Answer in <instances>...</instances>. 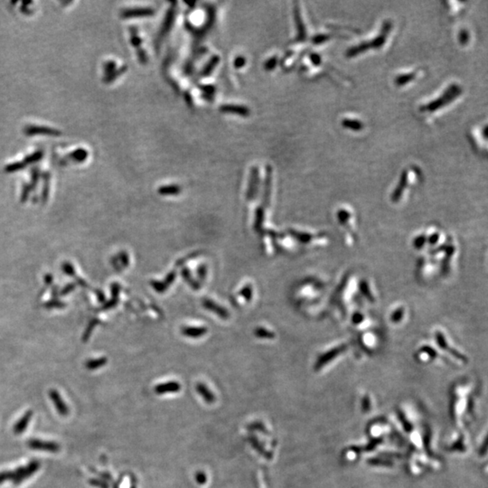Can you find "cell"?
Wrapping results in <instances>:
<instances>
[{
    "mask_svg": "<svg viewBox=\"0 0 488 488\" xmlns=\"http://www.w3.org/2000/svg\"><path fill=\"white\" fill-rule=\"evenodd\" d=\"M27 446H29L31 449H35V450L51 452V453H56V452L60 451L59 444H57L55 442L43 441V440H36V439L28 440Z\"/></svg>",
    "mask_w": 488,
    "mask_h": 488,
    "instance_id": "277c9868",
    "label": "cell"
},
{
    "mask_svg": "<svg viewBox=\"0 0 488 488\" xmlns=\"http://www.w3.org/2000/svg\"><path fill=\"white\" fill-rule=\"evenodd\" d=\"M13 474L11 471H5L0 473V484L6 480H12Z\"/></svg>",
    "mask_w": 488,
    "mask_h": 488,
    "instance_id": "8d00e7d4",
    "label": "cell"
},
{
    "mask_svg": "<svg viewBox=\"0 0 488 488\" xmlns=\"http://www.w3.org/2000/svg\"><path fill=\"white\" fill-rule=\"evenodd\" d=\"M182 191V188H181L180 186L178 185H169V186H164V187H159L158 189V193L161 194V195H165V196H168V195H176V194H179Z\"/></svg>",
    "mask_w": 488,
    "mask_h": 488,
    "instance_id": "603a6c76",
    "label": "cell"
},
{
    "mask_svg": "<svg viewBox=\"0 0 488 488\" xmlns=\"http://www.w3.org/2000/svg\"><path fill=\"white\" fill-rule=\"evenodd\" d=\"M181 385L177 382H169L166 383H161L155 387V392L157 394H166V393H174L180 391Z\"/></svg>",
    "mask_w": 488,
    "mask_h": 488,
    "instance_id": "9a60e30c",
    "label": "cell"
},
{
    "mask_svg": "<svg viewBox=\"0 0 488 488\" xmlns=\"http://www.w3.org/2000/svg\"><path fill=\"white\" fill-rule=\"evenodd\" d=\"M201 90H204L206 94H212L214 93V88L212 86H202Z\"/></svg>",
    "mask_w": 488,
    "mask_h": 488,
    "instance_id": "ab89813d",
    "label": "cell"
},
{
    "mask_svg": "<svg viewBox=\"0 0 488 488\" xmlns=\"http://www.w3.org/2000/svg\"><path fill=\"white\" fill-rule=\"evenodd\" d=\"M470 36L469 33L467 30H462L460 33H459V41L461 43L463 44H466L467 42H468L469 40Z\"/></svg>",
    "mask_w": 488,
    "mask_h": 488,
    "instance_id": "d590c367",
    "label": "cell"
},
{
    "mask_svg": "<svg viewBox=\"0 0 488 488\" xmlns=\"http://www.w3.org/2000/svg\"><path fill=\"white\" fill-rule=\"evenodd\" d=\"M254 336L261 339H272L275 338L274 332L270 331L264 327H258L254 330Z\"/></svg>",
    "mask_w": 488,
    "mask_h": 488,
    "instance_id": "83f0119b",
    "label": "cell"
},
{
    "mask_svg": "<svg viewBox=\"0 0 488 488\" xmlns=\"http://www.w3.org/2000/svg\"><path fill=\"white\" fill-rule=\"evenodd\" d=\"M206 327H193V326H184L181 328V334L187 338H202L207 333Z\"/></svg>",
    "mask_w": 488,
    "mask_h": 488,
    "instance_id": "2e32d148",
    "label": "cell"
},
{
    "mask_svg": "<svg viewBox=\"0 0 488 488\" xmlns=\"http://www.w3.org/2000/svg\"><path fill=\"white\" fill-rule=\"evenodd\" d=\"M289 233L292 235L293 237H295L297 241L303 242V243L309 242V241H311V239H312V235L309 234V233H298V232L294 231V230H290Z\"/></svg>",
    "mask_w": 488,
    "mask_h": 488,
    "instance_id": "f1b7e54d",
    "label": "cell"
},
{
    "mask_svg": "<svg viewBox=\"0 0 488 488\" xmlns=\"http://www.w3.org/2000/svg\"><path fill=\"white\" fill-rule=\"evenodd\" d=\"M196 391L203 397L205 403H213L216 401L215 395L210 391V389L207 386L205 385L202 382H200L196 385Z\"/></svg>",
    "mask_w": 488,
    "mask_h": 488,
    "instance_id": "ffe728a7",
    "label": "cell"
},
{
    "mask_svg": "<svg viewBox=\"0 0 488 488\" xmlns=\"http://www.w3.org/2000/svg\"><path fill=\"white\" fill-rule=\"evenodd\" d=\"M240 296H241L246 301H251L252 298H253V286L251 284H247L246 286H244L242 289H241L240 291Z\"/></svg>",
    "mask_w": 488,
    "mask_h": 488,
    "instance_id": "4dcf8cb0",
    "label": "cell"
},
{
    "mask_svg": "<svg viewBox=\"0 0 488 488\" xmlns=\"http://www.w3.org/2000/svg\"><path fill=\"white\" fill-rule=\"evenodd\" d=\"M195 479H196V482L200 484V485H204V484L206 482V480H207L206 476H205V474H204L203 472H199V473H197V474H196V476H195Z\"/></svg>",
    "mask_w": 488,
    "mask_h": 488,
    "instance_id": "f35d334b",
    "label": "cell"
},
{
    "mask_svg": "<svg viewBox=\"0 0 488 488\" xmlns=\"http://www.w3.org/2000/svg\"><path fill=\"white\" fill-rule=\"evenodd\" d=\"M89 483H90V485L93 486V487H96V488H108V485L107 483L98 480V479H90Z\"/></svg>",
    "mask_w": 488,
    "mask_h": 488,
    "instance_id": "e575fe53",
    "label": "cell"
},
{
    "mask_svg": "<svg viewBox=\"0 0 488 488\" xmlns=\"http://www.w3.org/2000/svg\"><path fill=\"white\" fill-rule=\"evenodd\" d=\"M197 275H198L199 282H200V285L204 283V282H205V278H206V276H207V267L204 265V264L200 266L198 268V270H197Z\"/></svg>",
    "mask_w": 488,
    "mask_h": 488,
    "instance_id": "1f68e13d",
    "label": "cell"
},
{
    "mask_svg": "<svg viewBox=\"0 0 488 488\" xmlns=\"http://www.w3.org/2000/svg\"><path fill=\"white\" fill-rule=\"evenodd\" d=\"M154 14L155 10L150 7L131 8L123 10L121 12V17L123 18H148V17H152Z\"/></svg>",
    "mask_w": 488,
    "mask_h": 488,
    "instance_id": "ba28073f",
    "label": "cell"
},
{
    "mask_svg": "<svg viewBox=\"0 0 488 488\" xmlns=\"http://www.w3.org/2000/svg\"><path fill=\"white\" fill-rule=\"evenodd\" d=\"M341 124L344 128L351 129L353 131H360L364 127V124L362 121H360L359 119L352 118V117L351 118L346 117V118L342 119Z\"/></svg>",
    "mask_w": 488,
    "mask_h": 488,
    "instance_id": "ac0fdd59",
    "label": "cell"
},
{
    "mask_svg": "<svg viewBox=\"0 0 488 488\" xmlns=\"http://www.w3.org/2000/svg\"><path fill=\"white\" fill-rule=\"evenodd\" d=\"M419 75H420V72H416V71L415 72H409V73L400 74L395 78V84L398 86L409 85L411 82L414 81V79H417Z\"/></svg>",
    "mask_w": 488,
    "mask_h": 488,
    "instance_id": "7402d4cb",
    "label": "cell"
},
{
    "mask_svg": "<svg viewBox=\"0 0 488 488\" xmlns=\"http://www.w3.org/2000/svg\"><path fill=\"white\" fill-rule=\"evenodd\" d=\"M277 58L276 56H274V57H272L271 59H269V60L266 62L265 65H264L266 71L273 70L275 67L277 66Z\"/></svg>",
    "mask_w": 488,
    "mask_h": 488,
    "instance_id": "836d02e7",
    "label": "cell"
},
{
    "mask_svg": "<svg viewBox=\"0 0 488 488\" xmlns=\"http://www.w3.org/2000/svg\"><path fill=\"white\" fill-rule=\"evenodd\" d=\"M264 209L265 208H263L262 206H260L259 208H257V210H256L255 221H254V230L256 232H259V230L262 228V224H263V222H264V215H265Z\"/></svg>",
    "mask_w": 488,
    "mask_h": 488,
    "instance_id": "484cf974",
    "label": "cell"
},
{
    "mask_svg": "<svg viewBox=\"0 0 488 488\" xmlns=\"http://www.w3.org/2000/svg\"><path fill=\"white\" fill-rule=\"evenodd\" d=\"M220 111L223 113L240 115L241 117H248L251 114V110L247 107L234 104H224L220 107Z\"/></svg>",
    "mask_w": 488,
    "mask_h": 488,
    "instance_id": "8fae6325",
    "label": "cell"
},
{
    "mask_svg": "<svg viewBox=\"0 0 488 488\" xmlns=\"http://www.w3.org/2000/svg\"><path fill=\"white\" fill-rule=\"evenodd\" d=\"M202 306L205 307V309L215 314L223 319L225 320L229 318L230 313L227 311V309L220 306V305H218L216 302L212 301L210 298H206V297L204 298L202 300Z\"/></svg>",
    "mask_w": 488,
    "mask_h": 488,
    "instance_id": "52a82bcc",
    "label": "cell"
},
{
    "mask_svg": "<svg viewBox=\"0 0 488 488\" xmlns=\"http://www.w3.org/2000/svg\"><path fill=\"white\" fill-rule=\"evenodd\" d=\"M461 93H462V88L458 85L453 84L448 86V88L442 93V95L436 98L430 103L422 104V106H420L419 108L420 112L422 115H427V116L433 114L438 110L441 109V108L446 107L448 104H450L458 96H460Z\"/></svg>",
    "mask_w": 488,
    "mask_h": 488,
    "instance_id": "6da1fadb",
    "label": "cell"
},
{
    "mask_svg": "<svg viewBox=\"0 0 488 488\" xmlns=\"http://www.w3.org/2000/svg\"><path fill=\"white\" fill-rule=\"evenodd\" d=\"M250 440H251V443H252V445H253V447H254L257 451L259 452L260 455H262V457H266L267 453H266L265 450H264V448H262L261 446L259 445L258 440H256L255 438H251ZM266 458H267V457H266Z\"/></svg>",
    "mask_w": 488,
    "mask_h": 488,
    "instance_id": "d6a6232c",
    "label": "cell"
},
{
    "mask_svg": "<svg viewBox=\"0 0 488 488\" xmlns=\"http://www.w3.org/2000/svg\"><path fill=\"white\" fill-rule=\"evenodd\" d=\"M49 396L51 398L52 402L54 403V406H55L56 410L58 411V413H59L61 416L68 415V413H69L68 407H67L65 403L64 402V400H63L62 397H61V395L59 393H58V392H57L56 390L52 389V390L49 392Z\"/></svg>",
    "mask_w": 488,
    "mask_h": 488,
    "instance_id": "30bf717a",
    "label": "cell"
},
{
    "mask_svg": "<svg viewBox=\"0 0 488 488\" xmlns=\"http://www.w3.org/2000/svg\"><path fill=\"white\" fill-rule=\"evenodd\" d=\"M175 276H176L175 271H172V272H170V273L168 274V276L166 277L164 281H155V280H152L150 285L152 286V288L155 289L157 292L163 293V292H165L173 284L174 280H175Z\"/></svg>",
    "mask_w": 488,
    "mask_h": 488,
    "instance_id": "7c38bea8",
    "label": "cell"
},
{
    "mask_svg": "<svg viewBox=\"0 0 488 488\" xmlns=\"http://www.w3.org/2000/svg\"><path fill=\"white\" fill-rule=\"evenodd\" d=\"M42 153L41 151H37L36 153L32 154L27 158H25L23 162L15 163V164H12V165H9L7 166L6 168V171L8 172H14V171H18V170H20L21 169L24 168L27 164H30V163H34L39 160V158H41L42 157Z\"/></svg>",
    "mask_w": 488,
    "mask_h": 488,
    "instance_id": "5bb4252c",
    "label": "cell"
},
{
    "mask_svg": "<svg viewBox=\"0 0 488 488\" xmlns=\"http://www.w3.org/2000/svg\"><path fill=\"white\" fill-rule=\"evenodd\" d=\"M32 416H33V412L31 410L26 411L24 413V416L15 424V426H14V432L17 434V435H19V434L24 432V430L27 428L29 422H30Z\"/></svg>",
    "mask_w": 488,
    "mask_h": 488,
    "instance_id": "d6986e66",
    "label": "cell"
},
{
    "mask_svg": "<svg viewBox=\"0 0 488 488\" xmlns=\"http://www.w3.org/2000/svg\"><path fill=\"white\" fill-rule=\"evenodd\" d=\"M24 133L26 135H28V136L38 135V134H41V135H53L54 136V135H60L61 134L56 129H53V128L39 126L26 127V128L24 130Z\"/></svg>",
    "mask_w": 488,
    "mask_h": 488,
    "instance_id": "e0dca14e",
    "label": "cell"
},
{
    "mask_svg": "<svg viewBox=\"0 0 488 488\" xmlns=\"http://www.w3.org/2000/svg\"><path fill=\"white\" fill-rule=\"evenodd\" d=\"M220 62V58L218 56H213L212 57L211 60L209 61V63L207 64V65L203 69V71L201 72V76L202 77H206L208 75L211 74L212 72L215 69L217 64H219Z\"/></svg>",
    "mask_w": 488,
    "mask_h": 488,
    "instance_id": "4316f807",
    "label": "cell"
},
{
    "mask_svg": "<svg viewBox=\"0 0 488 488\" xmlns=\"http://www.w3.org/2000/svg\"><path fill=\"white\" fill-rule=\"evenodd\" d=\"M181 274H182V277L186 280L187 282L193 290H199L200 288H201V285L199 282H197L191 275L190 271L187 269V268H184L182 271H181Z\"/></svg>",
    "mask_w": 488,
    "mask_h": 488,
    "instance_id": "d4e9b609",
    "label": "cell"
},
{
    "mask_svg": "<svg viewBox=\"0 0 488 488\" xmlns=\"http://www.w3.org/2000/svg\"><path fill=\"white\" fill-rule=\"evenodd\" d=\"M259 169L257 167H254L251 172V177H250V182H249L247 193H246L248 201H252L256 197V194L258 193V189H259Z\"/></svg>",
    "mask_w": 488,
    "mask_h": 488,
    "instance_id": "5b68a950",
    "label": "cell"
},
{
    "mask_svg": "<svg viewBox=\"0 0 488 488\" xmlns=\"http://www.w3.org/2000/svg\"><path fill=\"white\" fill-rule=\"evenodd\" d=\"M271 187H272V168L268 166L266 168L265 184H264V191H263V199H262V207L266 208L270 205L271 200Z\"/></svg>",
    "mask_w": 488,
    "mask_h": 488,
    "instance_id": "9c48e42d",
    "label": "cell"
},
{
    "mask_svg": "<svg viewBox=\"0 0 488 488\" xmlns=\"http://www.w3.org/2000/svg\"><path fill=\"white\" fill-rule=\"evenodd\" d=\"M436 340H437V343L440 344V346L441 348H442V349L446 350V351H447V352H449L451 355L456 356V357H458V358L464 359V357H463V356L458 355V353L457 351H456V350L453 349V348H451V347L449 346V344H448L447 342H446V338H444V336H443L440 332H437V333H436Z\"/></svg>",
    "mask_w": 488,
    "mask_h": 488,
    "instance_id": "44dd1931",
    "label": "cell"
},
{
    "mask_svg": "<svg viewBox=\"0 0 488 488\" xmlns=\"http://www.w3.org/2000/svg\"><path fill=\"white\" fill-rule=\"evenodd\" d=\"M107 363V359L106 358H100V359H95V360H90V361H87L86 363V367L90 370H95V369H98V368L102 367L103 365H105Z\"/></svg>",
    "mask_w": 488,
    "mask_h": 488,
    "instance_id": "f546056e",
    "label": "cell"
},
{
    "mask_svg": "<svg viewBox=\"0 0 488 488\" xmlns=\"http://www.w3.org/2000/svg\"><path fill=\"white\" fill-rule=\"evenodd\" d=\"M295 20L296 24H297V41H305L306 38H307V30H306V26H305V24H304V21L302 19L301 12H300V9L298 8V6H296L295 7Z\"/></svg>",
    "mask_w": 488,
    "mask_h": 488,
    "instance_id": "4fadbf2b",
    "label": "cell"
},
{
    "mask_svg": "<svg viewBox=\"0 0 488 488\" xmlns=\"http://www.w3.org/2000/svg\"><path fill=\"white\" fill-rule=\"evenodd\" d=\"M392 22L389 21V20H387V21L384 22V24H383L382 27L381 34H379L374 39H371L369 41H364V42H361L358 45H355V46L350 47L347 50V52H346V55L348 57H355V56L358 55V54H361L363 52H366L368 49L379 50V49L382 48L386 44L388 36L390 35V33L392 31Z\"/></svg>",
    "mask_w": 488,
    "mask_h": 488,
    "instance_id": "7a4b0ae2",
    "label": "cell"
},
{
    "mask_svg": "<svg viewBox=\"0 0 488 488\" xmlns=\"http://www.w3.org/2000/svg\"><path fill=\"white\" fill-rule=\"evenodd\" d=\"M245 63H246V59L244 56H239L235 59L234 62H233V65H234L235 68L239 69V68H241V67L244 66L245 65Z\"/></svg>",
    "mask_w": 488,
    "mask_h": 488,
    "instance_id": "74e56055",
    "label": "cell"
},
{
    "mask_svg": "<svg viewBox=\"0 0 488 488\" xmlns=\"http://www.w3.org/2000/svg\"><path fill=\"white\" fill-rule=\"evenodd\" d=\"M174 19H175V7L172 6L171 9H169V13L166 17V20H165V23L163 24L162 31H161V34H160V36H165L166 34L169 33L172 24L174 23Z\"/></svg>",
    "mask_w": 488,
    "mask_h": 488,
    "instance_id": "cb8c5ba5",
    "label": "cell"
},
{
    "mask_svg": "<svg viewBox=\"0 0 488 488\" xmlns=\"http://www.w3.org/2000/svg\"><path fill=\"white\" fill-rule=\"evenodd\" d=\"M129 31H130V36H131V43H132L133 46L137 50V54H138L139 62L142 63V64H147L148 57H147V54L145 53L144 50L141 47L142 40H141V38L139 36L137 27L131 26Z\"/></svg>",
    "mask_w": 488,
    "mask_h": 488,
    "instance_id": "8992f818",
    "label": "cell"
},
{
    "mask_svg": "<svg viewBox=\"0 0 488 488\" xmlns=\"http://www.w3.org/2000/svg\"><path fill=\"white\" fill-rule=\"evenodd\" d=\"M39 467H40V463L36 460H34L31 461L28 466L18 467L15 471H13L12 481L14 485L18 486L19 484H21L24 480L34 475Z\"/></svg>",
    "mask_w": 488,
    "mask_h": 488,
    "instance_id": "3957f363",
    "label": "cell"
}]
</instances>
